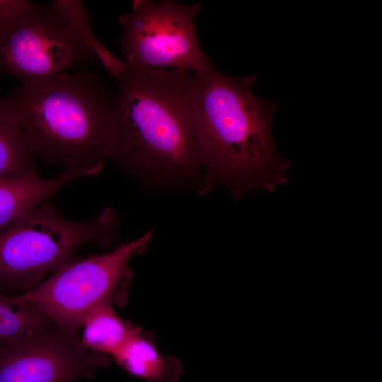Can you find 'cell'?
Masks as SVG:
<instances>
[{
	"instance_id": "cell-13",
	"label": "cell",
	"mask_w": 382,
	"mask_h": 382,
	"mask_svg": "<svg viewBox=\"0 0 382 382\" xmlns=\"http://www.w3.org/2000/svg\"><path fill=\"white\" fill-rule=\"evenodd\" d=\"M37 175L21 128L0 98V179Z\"/></svg>"
},
{
	"instance_id": "cell-1",
	"label": "cell",
	"mask_w": 382,
	"mask_h": 382,
	"mask_svg": "<svg viewBox=\"0 0 382 382\" xmlns=\"http://www.w3.org/2000/svg\"><path fill=\"white\" fill-rule=\"evenodd\" d=\"M190 76L185 71L142 68L125 61L113 78L112 161L146 187L203 195L213 187L198 156Z\"/></svg>"
},
{
	"instance_id": "cell-14",
	"label": "cell",
	"mask_w": 382,
	"mask_h": 382,
	"mask_svg": "<svg viewBox=\"0 0 382 382\" xmlns=\"http://www.w3.org/2000/svg\"><path fill=\"white\" fill-rule=\"evenodd\" d=\"M52 4L72 23L88 47L112 78L122 70L125 61L112 54L93 35L90 16L81 1L56 0Z\"/></svg>"
},
{
	"instance_id": "cell-10",
	"label": "cell",
	"mask_w": 382,
	"mask_h": 382,
	"mask_svg": "<svg viewBox=\"0 0 382 382\" xmlns=\"http://www.w3.org/2000/svg\"><path fill=\"white\" fill-rule=\"evenodd\" d=\"M112 357L126 371L147 382H178L181 373L180 361L163 356L140 330L130 336Z\"/></svg>"
},
{
	"instance_id": "cell-8",
	"label": "cell",
	"mask_w": 382,
	"mask_h": 382,
	"mask_svg": "<svg viewBox=\"0 0 382 382\" xmlns=\"http://www.w3.org/2000/svg\"><path fill=\"white\" fill-rule=\"evenodd\" d=\"M108 361L86 348L78 332L55 324L25 340L0 342V382H76Z\"/></svg>"
},
{
	"instance_id": "cell-15",
	"label": "cell",
	"mask_w": 382,
	"mask_h": 382,
	"mask_svg": "<svg viewBox=\"0 0 382 382\" xmlns=\"http://www.w3.org/2000/svg\"><path fill=\"white\" fill-rule=\"evenodd\" d=\"M33 4L25 0H0V28L18 18Z\"/></svg>"
},
{
	"instance_id": "cell-3",
	"label": "cell",
	"mask_w": 382,
	"mask_h": 382,
	"mask_svg": "<svg viewBox=\"0 0 382 382\" xmlns=\"http://www.w3.org/2000/svg\"><path fill=\"white\" fill-rule=\"evenodd\" d=\"M114 96L85 71L21 83L3 99L30 153L69 168L112 161Z\"/></svg>"
},
{
	"instance_id": "cell-5",
	"label": "cell",
	"mask_w": 382,
	"mask_h": 382,
	"mask_svg": "<svg viewBox=\"0 0 382 382\" xmlns=\"http://www.w3.org/2000/svg\"><path fill=\"white\" fill-rule=\"evenodd\" d=\"M200 4L135 0L121 14L120 45L124 59L154 69L199 72L214 66L200 46L194 23Z\"/></svg>"
},
{
	"instance_id": "cell-11",
	"label": "cell",
	"mask_w": 382,
	"mask_h": 382,
	"mask_svg": "<svg viewBox=\"0 0 382 382\" xmlns=\"http://www.w3.org/2000/svg\"><path fill=\"white\" fill-rule=\"evenodd\" d=\"M81 339L88 349L112 355L139 329L122 319L112 306L111 301H103L86 316Z\"/></svg>"
},
{
	"instance_id": "cell-4",
	"label": "cell",
	"mask_w": 382,
	"mask_h": 382,
	"mask_svg": "<svg viewBox=\"0 0 382 382\" xmlns=\"http://www.w3.org/2000/svg\"><path fill=\"white\" fill-rule=\"evenodd\" d=\"M119 226L116 213L107 208L83 221L62 217L44 202L0 231V287L28 289L45 275L74 260L79 246L110 247Z\"/></svg>"
},
{
	"instance_id": "cell-2",
	"label": "cell",
	"mask_w": 382,
	"mask_h": 382,
	"mask_svg": "<svg viewBox=\"0 0 382 382\" xmlns=\"http://www.w3.org/2000/svg\"><path fill=\"white\" fill-rule=\"evenodd\" d=\"M256 76L231 77L216 67L191 73L190 103L199 162L209 184L234 197L272 192L288 180V161L276 149L271 122L277 103L251 91Z\"/></svg>"
},
{
	"instance_id": "cell-7",
	"label": "cell",
	"mask_w": 382,
	"mask_h": 382,
	"mask_svg": "<svg viewBox=\"0 0 382 382\" xmlns=\"http://www.w3.org/2000/svg\"><path fill=\"white\" fill-rule=\"evenodd\" d=\"M96 57L52 3L33 5L0 28V71L21 83L88 65Z\"/></svg>"
},
{
	"instance_id": "cell-6",
	"label": "cell",
	"mask_w": 382,
	"mask_h": 382,
	"mask_svg": "<svg viewBox=\"0 0 382 382\" xmlns=\"http://www.w3.org/2000/svg\"><path fill=\"white\" fill-rule=\"evenodd\" d=\"M152 236L149 231L109 253L74 260L20 296L59 326L78 332L94 307L112 301L129 277L130 260L147 248Z\"/></svg>"
},
{
	"instance_id": "cell-12",
	"label": "cell",
	"mask_w": 382,
	"mask_h": 382,
	"mask_svg": "<svg viewBox=\"0 0 382 382\" xmlns=\"http://www.w3.org/2000/svg\"><path fill=\"white\" fill-rule=\"evenodd\" d=\"M55 324L20 295L9 296L0 293V342H18Z\"/></svg>"
},
{
	"instance_id": "cell-9",
	"label": "cell",
	"mask_w": 382,
	"mask_h": 382,
	"mask_svg": "<svg viewBox=\"0 0 382 382\" xmlns=\"http://www.w3.org/2000/svg\"><path fill=\"white\" fill-rule=\"evenodd\" d=\"M103 167L101 163L69 167L52 179H44L38 175L0 179V231L32 208L46 202L70 182L81 177L97 175Z\"/></svg>"
}]
</instances>
